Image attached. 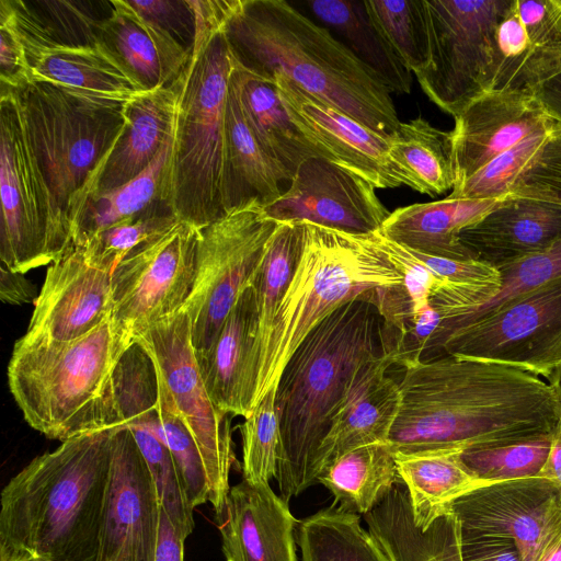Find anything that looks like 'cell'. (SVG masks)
Wrapping results in <instances>:
<instances>
[{
	"instance_id": "obj_16",
	"label": "cell",
	"mask_w": 561,
	"mask_h": 561,
	"mask_svg": "<svg viewBox=\"0 0 561 561\" xmlns=\"http://www.w3.org/2000/svg\"><path fill=\"white\" fill-rule=\"evenodd\" d=\"M161 504L145 458L126 426L115 427L99 561H153Z\"/></svg>"
},
{
	"instance_id": "obj_32",
	"label": "cell",
	"mask_w": 561,
	"mask_h": 561,
	"mask_svg": "<svg viewBox=\"0 0 561 561\" xmlns=\"http://www.w3.org/2000/svg\"><path fill=\"white\" fill-rule=\"evenodd\" d=\"M302 245V222H278L251 282L256 331L245 383L243 417L252 411L255 381L273 320L296 271Z\"/></svg>"
},
{
	"instance_id": "obj_17",
	"label": "cell",
	"mask_w": 561,
	"mask_h": 561,
	"mask_svg": "<svg viewBox=\"0 0 561 561\" xmlns=\"http://www.w3.org/2000/svg\"><path fill=\"white\" fill-rule=\"evenodd\" d=\"M264 210L277 222L307 221L351 234L374 233L390 215L370 183L322 157L305 160Z\"/></svg>"
},
{
	"instance_id": "obj_41",
	"label": "cell",
	"mask_w": 561,
	"mask_h": 561,
	"mask_svg": "<svg viewBox=\"0 0 561 561\" xmlns=\"http://www.w3.org/2000/svg\"><path fill=\"white\" fill-rule=\"evenodd\" d=\"M367 13L401 64L412 73L428 61V37L423 0L364 1Z\"/></svg>"
},
{
	"instance_id": "obj_4",
	"label": "cell",
	"mask_w": 561,
	"mask_h": 561,
	"mask_svg": "<svg viewBox=\"0 0 561 561\" xmlns=\"http://www.w3.org/2000/svg\"><path fill=\"white\" fill-rule=\"evenodd\" d=\"M382 321L369 300L335 309L306 336L276 387L280 450L275 479L288 502L317 482L316 459L358 370L383 354Z\"/></svg>"
},
{
	"instance_id": "obj_52",
	"label": "cell",
	"mask_w": 561,
	"mask_h": 561,
	"mask_svg": "<svg viewBox=\"0 0 561 561\" xmlns=\"http://www.w3.org/2000/svg\"><path fill=\"white\" fill-rule=\"evenodd\" d=\"M0 298L10 305H23L35 302L37 296L32 282L19 272L0 267Z\"/></svg>"
},
{
	"instance_id": "obj_44",
	"label": "cell",
	"mask_w": 561,
	"mask_h": 561,
	"mask_svg": "<svg viewBox=\"0 0 561 561\" xmlns=\"http://www.w3.org/2000/svg\"><path fill=\"white\" fill-rule=\"evenodd\" d=\"M556 125L552 121L495 157L470 178L454 186L448 197L478 201L507 198L518 175L547 141Z\"/></svg>"
},
{
	"instance_id": "obj_9",
	"label": "cell",
	"mask_w": 561,
	"mask_h": 561,
	"mask_svg": "<svg viewBox=\"0 0 561 561\" xmlns=\"http://www.w3.org/2000/svg\"><path fill=\"white\" fill-rule=\"evenodd\" d=\"M0 194L1 265L25 274L58 261L72 248L59 227L19 94L2 88Z\"/></svg>"
},
{
	"instance_id": "obj_33",
	"label": "cell",
	"mask_w": 561,
	"mask_h": 561,
	"mask_svg": "<svg viewBox=\"0 0 561 561\" xmlns=\"http://www.w3.org/2000/svg\"><path fill=\"white\" fill-rule=\"evenodd\" d=\"M389 157L402 185L421 194H443L455 185L449 131L422 116L401 122L390 135Z\"/></svg>"
},
{
	"instance_id": "obj_38",
	"label": "cell",
	"mask_w": 561,
	"mask_h": 561,
	"mask_svg": "<svg viewBox=\"0 0 561 561\" xmlns=\"http://www.w3.org/2000/svg\"><path fill=\"white\" fill-rule=\"evenodd\" d=\"M173 136L140 174L118 187L96 192L89 199L76 230L73 243L83 242L106 228L135 219L162 203Z\"/></svg>"
},
{
	"instance_id": "obj_3",
	"label": "cell",
	"mask_w": 561,
	"mask_h": 561,
	"mask_svg": "<svg viewBox=\"0 0 561 561\" xmlns=\"http://www.w3.org/2000/svg\"><path fill=\"white\" fill-rule=\"evenodd\" d=\"M114 428L61 442L7 483L1 492L0 561H99Z\"/></svg>"
},
{
	"instance_id": "obj_35",
	"label": "cell",
	"mask_w": 561,
	"mask_h": 561,
	"mask_svg": "<svg viewBox=\"0 0 561 561\" xmlns=\"http://www.w3.org/2000/svg\"><path fill=\"white\" fill-rule=\"evenodd\" d=\"M226 138L228 210L251 201L266 207L279 198L285 181L251 133L231 82L226 103Z\"/></svg>"
},
{
	"instance_id": "obj_29",
	"label": "cell",
	"mask_w": 561,
	"mask_h": 561,
	"mask_svg": "<svg viewBox=\"0 0 561 561\" xmlns=\"http://www.w3.org/2000/svg\"><path fill=\"white\" fill-rule=\"evenodd\" d=\"M230 82L251 133L285 183L305 160L321 157L290 119L272 78L251 71L234 56Z\"/></svg>"
},
{
	"instance_id": "obj_53",
	"label": "cell",
	"mask_w": 561,
	"mask_h": 561,
	"mask_svg": "<svg viewBox=\"0 0 561 561\" xmlns=\"http://www.w3.org/2000/svg\"><path fill=\"white\" fill-rule=\"evenodd\" d=\"M184 541L161 508L159 536L153 561H184Z\"/></svg>"
},
{
	"instance_id": "obj_43",
	"label": "cell",
	"mask_w": 561,
	"mask_h": 561,
	"mask_svg": "<svg viewBox=\"0 0 561 561\" xmlns=\"http://www.w3.org/2000/svg\"><path fill=\"white\" fill-rule=\"evenodd\" d=\"M272 387L240 424L242 479L270 484L275 478L280 450V423Z\"/></svg>"
},
{
	"instance_id": "obj_31",
	"label": "cell",
	"mask_w": 561,
	"mask_h": 561,
	"mask_svg": "<svg viewBox=\"0 0 561 561\" xmlns=\"http://www.w3.org/2000/svg\"><path fill=\"white\" fill-rule=\"evenodd\" d=\"M178 94L174 81L127 105L128 126L106 164L98 192L127 183L156 159L174 134Z\"/></svg>"
},
{
	"instance_id": "obj_11",
	"label": "cell",
	"mask_w": 561,
	"mask_h": 561,
	"mask_svg": "<svg viewBox=\"0 0 561 561\" xmlns=\"http://www.w3.org/2000/svg\"><path fill=\"white\" fill-rule=\"evenodd\" d=\"M278 222L257 201L229 209L201 229L196 275L183 310L196 358L213 347L241 293L251 284Z\"/></svg>"
},
{
	"instance_id": "obj_51",
	"label": "cell",
	"mask_w": 561,
	"mask_h": 561,
	"mask_svg": "<svg viewBox=\"0 0 561 561\" xmlns=\"http://www.w3.org/2000/svg\"><path fill=\"white\" fill-rule=\"evenodd\" d=\"M462 561H522L519 549L511 538L460 528Z\"/></svg>"
},
{
	"instance_id": "obj_37",
	"label": "cell",
	"mask_w": 561,
	"mask_h": 561,
	"mask_svg": "<svg viewBox=\"0 0 561 561\" xmlns=\"http://www.w3.org/2000/svg\"><path fill=\"white\" fill-rule=\"evenodd\" d=\"M460 453L394 455L420 527H427L454 500L483 484L463 465Z\"/></svg>"
},
{
	"instance_id": "obj_14",
	"label": "cell",
	"mask_w": 561,
	"mask_h": 561,
	"mask_svg": "<svg viewBox=\"0 0 561 561\" xmlns=\"http://www.w3.org/2000/svg\"><path fill=\"white\" fill-rule=\"evenodd\" d=\"M0 9L9 15L23 45L33 83L102 106H126L148 92L99 38L64 42L21 0H0Z\"/></svg>"
},
{
	"instance_id": "obj_13",
	"label": "cell",
	"mask_w": 561,
	"mask_h": 561,
	"mask_svg": "<svg viewBox=\"0 0 561 561\" xmlns=\"http://www.w3.org/2000/svg\"><path fill=\"white\" fill-rule=\"evenodd\" d=\"M187 313L181 309L137 335L160 369L176 410L201 451L215 513L230 491L236 461L230 414L218 409L205 387L191 339ZM134 340V341H135Z\"/></svg>"
},
{
	"instance_id": "obj_10",
	"label": "cell",
	"mask_w": 561,
	"mask_h": 561,
	"mask_svg": "<svg viewBox=\"0 0 561 561\" xmlns=\"http://www.w3.org/2000/svg\"><path fill=\"white\" fill-rule=\"evenodd\" d=\"M427 65L415 77L426 96L457 117L492 89L496 28L512 0H423Z\"/></svg>"
},
{
	"instance_id": "obj_36",
	"label": "cell",
	"mask_w": 561,
	"mask_h": 561,
	"mask_svg": "<svg viewBox=\"0 0 561 561\" xmlns=\"http://www.w3.org/2000/svg\"><path fill=\"white\" fill-rule=\"evenodd\" d=\"M399 480L388 443L354 448L332 461L318 477L343 511L370 512Z\"/></svg>"
},
{
	"instance_id": "obj_21",
	"label": "cell",
	"mask_w": 561,
	"mask_h": 561,
	"mask_svg": "<svg viewBox=\"0 0 561 561\" xmlns=\"http://www.w3.org/2000/svg\"><path fill=\"white\" fill-rule=\"evenodd\" d=\"M454 119L449 131L454 186L552 122L535 94L524 91L486 92Z\"/></svg>"
},
{
	"instance_id": "obj_30",
	"label": "cell",
	"mask_w": 561,
	"mask_h": 561,
	"mask_svg": "<svg viewBox=\"0 0 561 561\" xmlns=\"http://www.w3.org/2000/svg\"><path fill=\"white\" fill-rule=\"evenodd\" d=\"M255 322L254 293L250 284L239 296L211 350L196 358L211 401L230 415L244 416L243 399Z\"/></svg>"
},
{
	"instance_id": "obj_25",
	"label": "cell",
	"mask_w": 561,
	"mask_h": 561,
	"mask_svg": "<svg viewBox=\"0 0 561 561\" xmlns=\"http://www.w3.org/2000/svg\"><path fill=\"white\" fill-rule=\"evenodd\" d=\"M98 25V38L110 48L146 91L172 84L186 66L191 48L139 13L129 1L112 0Z\"/></svg>"
},
{
	"instance_id": "obj_24",
	"label": "cell",
	"mask_w": 561,
	"mask_h": 561,
	"mask_svg": "<svg viewBox=\"0 0 561 561\" xmlns=\"http://www.w3.org/2000/svg\"><path fill=\"white\" fill-rule=\"evenodd\" d=\"M391 365L390 356L382 354L358 370L318 449L317 482L322 470L345 453L387 443L401 403L399 382L386 373Z\"/></svg>"
},
{
	"instance_id": "obj_46",
	"label": "cell",
	"mask_w": 561,
	"mask_h": 561,
	"mask_svg": "<svg viewBox=\"0 0 561 561\" xmlns=\"http://www.w3.org/2000/svg\"><path fill=\"white\" fill-rule=\"evenodd\" d=\"M179 219L159 203L135 219L106 228L80 244L94 263L114 270L131 250L164 232Z\"/></svg>"
},
{
	"instance_id": "obj_48",
	"label": "cell",
	"mask_w": 561,
	"mask_h": 561,
	"mask_svg": "<svg viewBox=\"0 0 561 561\" xmlns=\"http://www.w3.org/2000/svg\"><path fill=\"white\" fill-rule=\"evenodd\" d=\"M368 236L403 276L415 316L430 305L432 296L446 283L419 262L407 248L387 239L379 230Z\"/></svg>"
},
{
	"instance_id": "obj_7",
	"label": "cell",
	"mask_w": 561,
	"mask_h": 561,
	"mask_svg": "<svg viewBox=\"0 0 561 561\" xmlns=\"http://www.w3.org/2000/svg\"><path fill=\"white\" fill-rule=\"evenodd\" d=\"M15 91L59 227L73 244L83 210L128 126L127 105L87 103L45 83Z\"/></svg>"
},
{
	"instance_id": "obj_12",
	"label": "cell",
	"mask_w": 561,
	"mask_h": 561,
	"mask_svg": "<svg viewBox=\"0 0 561 561\" xmlns=\"http://www.w3.org/2000/svg\"><path fill=\"white\" fill-rule=\"evenodd\" d=\"M199 238V229L179 220L114 267L111 320L123 352L137 335L183 308L195 282Z\"/></svg>"
},
{
	"instance_id": "obj_5",
	"label": "cell",
	"mask_w": 561,
	"mask_h": 561,
	"mask_svg": "<svg viewBox=\"0 0 561 561\" xmlns=\"http://www.w3.org/2000/svg\"><path fill=\"white\" fill-rule=\"evenodd\" d=\"M195 33L175 80L178 106L162 203L203 229L228 211L226 103L234 55L225 33L232 0H187Z\"/></svg>"
},
{
	"instance_id": "obj_50",
	"label": "cell",
	"mask_w": 561,
	"mask_h": 561,
	"mask_svg": "<svg viewBox=\"0 0 561 561\" xmlns=\"http://www.w3.org/2000/svg\"><path fill=\"white\" fill-rule=\"evenodd\" d=\"M129 2L145 18L170 32L183 45V32H190L192 35L195 33L194 15L187 0H131Z\"/></svg>"
},
{
	"instance_id": "obj_54",
	"label": "cell",
	"mask_w": 561,
	"mask_h": 561,
	"mask_svg": "<svg viewBox=\"0 0 561 561\" xmlns=\"http://www.w3.org/2000/svg\"><path fill=\"white\" fill-rule=\"evenodd\" d=\"M534 94L546 115L561 125V73L542 83Z\"/></svg>"
},
{
	"instance_id": "obj_6",
	"label": "cell",
	"mask_w": 561,
	"mask_h": 561,
	"mask_svg": "<svg viewBox=\"0 0 561 561\" xmlns=\"http://www.w3.org/2000/svg\"><path fill=\"white\" fill-rule=\"evenodd\" d=\"M302 225V251L273 320L252 410L277 386L289 358L324 318L355 299L375 304L379 289L403 284L401 273L368 234H351L307 221Z\"/></svg>"
},
{
	"instance_id": "obj_57",
	"label": "cell",
	"mask_w": 561,
	"mask_h": 561,
	"mask_svg": "<svg viewBox=\"0 0 561 561\" xmlns=\"http://www.w3.org/2000/svg\"><path fill=\"white\" fill-rule=\"evenodd\" d=\"M1 561H39V560L31 559V558H14V559H9V560H1Z\"/></svg>"
},
{
	"instance_id": "obj_56",
	"label": "cell",
	"mask_w": 561,
	"mask_h": 561,
	"mask_svg": "<svg viewBox=\"0 0 561 561\" xmlns=\"http://www.w3.org/2000/svg\"><path fill=\"white\" fill-rule=\"evenodd\" d=\"M539 561H561V534L550 545Z\"/></svg>"
},
{
	"instance_id": "obj_40",
	"label": "cell",
	"mask_w": 561,
	"mask_h": 561,
	"mask_svg": "<svg viewBox=\"0 0 561 561\" xmlns=\"http://www.w3.org/2000/svg\"><path fill=\"white\" fill-rule=\"evenodd\" d=\"M501 273V287L489 300L440 318L425 353L451 332L496 310L512 300L561 277V239L549 248L513 261L495 265ZM427 355V354H425Z\"/></svg>"
},
{
	"instance_id": "obj_1",
	"label": "cell",
	"mask_w": 561,
	"mask_h": 561,
	"mask_svg": "<svg viewBox=\"0 0 561 561\" xmlns=\"http://www.w3.org/2000/svg\"><path fill=\"white\" fill-rule=\"evenodd\" d=\"M393 455L463 451L552 432L561 379L520 358L444 354L404 369Z\"/></svg>"
},
{
	"instance_id": "obj_47",
	"label": "cell",
	"mask_w": 561,
	"mask_h": 561,
	"mask_svg": "<svg viewBox=\"0 0 561 561\" xmlns=\"http://www.w3.org/2000/svg\"><path fill=\"white\" fill-rule=\"evenodd\" d=\"M510 196L561 206V125H556L547 141L518 175Z\"/></svg>"
},
{
	"instance_id": "obj_15",
	"label": "cell",
	"mask_w": 561,
	"mask_h": 561,
	"mask_svg": "<svg viewBox=\"0 0 561 561\" xmlns=\"http://www.w3.org/2000/svg\"><path fill=\"white\" fill-rule=\"evenodd\" d=\"M460 528L511 538L539 561L561 534V486L542 478L483 483L449 504Z\"/></svg>"
},
{
	"instance_id": "obj_28",
	"label": "cell",
	"mask_w": 561,
	"mask_h": 561,
	"mask_svg": "<svg viewBox=\"0 0 561 561\" xmlns=\"http://www.w3.org/2000/svg\"><path fill=\"white\" fill-rule=\"evenodd\" d=\"M503 201L459 199L447 196L435 202L412 204L390 213L379 232L387 239L423 254L453 260L477 259L463 245L460 234Z\"/></svg>"
},
{
	"instance_id": "obj_34",
	"label": "cell",
	"mask_w": 561,
	"mask_h": 561,
	"mask_svg": "<svg viewBox=\"0 0 561 561\" xmlns=\"http://www.w3.org/2000/svg\"><path fill=\"white\" fill-rule=\"evenodd\" d=\"M309 11L357 58L371 68L391 93L409 94L411 72L401 64L366 11L364 1L307 0Z\"/></svg>"
},
{
	"instance_id": "obj_20",
	"label": "cell",
	"mask_w": 561,
	"mask_h": 561,
	"mask_svg": "<svg viewBox=\"0 0 561 561\" xmlns=\"http://www.w3.org/2000/svg\"><path fill=\"white\" fill-rule=\"evenodd\" d=\"M491 91L533 93L561 73V0H513L496 28Z\"/></svg>"
},
{
	"instance_id": "obj_39",
	"label": "cell",
	"mask_w": 561,
	"mask_h": 561,
	"mask_svg": "<svg viewBox=\"0 0 561 561\" xmlns=\"http://www.w3.org/2000/svg\"><path fill=\"white\" fill-rule=\"evenodd\" d=\"M301 561H390L358 514L332 505L297 525Z\"/></svg>"
},
{
	"instance_id": "obj_23",
	"label": "cell",
	"mask_w": 561,
	"mask_h": 561,
	"mask_svg": "<svg viewBox=\"0 0 561 561\" xmlns=\"http://www.w3.org/2000/svg\"><path fill=\"white\" fill-rule=\"evenodd\" d=\"M560 324L561 277L451 332L427 355L512 357Z\"/></svg>"
},
{
	"instance_id": "obj_27",
	"label": "cell",
	"mask_w": 561,
	"mask_h": 561,
	"mask_svg": "<svg viewBox=\"0 0 561 561\" xmlns=\"http://www.w3.org/2000/svg\"><path fill=\"white\" fill-rule=\"evenodd\" d=\"M364 520L390 561H462L460 525L450 507L420 527L400 479Z\"/></svg>"
},
{
	"instance_id": "obj_2",
	"label": "cell",
	"mask_w": 561,
	"mask_h": 561,
	"mask_svg": "<svg viewBox=\"0 0 561 561\" xmlns=\"http://www.w3.org/2000/svg\"><path fill=\"white\" fill-rule=\"evenodd\" d=\"M224 30L251 71L282 76L381 136L397 131L401 122L381 78L288 1L237 0Z\"/></svg>"
},
{
	"instance_id": "obj_42",
	"label": "cell",
	"mask_w": 561,
	"mask_h": 561,
	"mask_svg": "<svg viewBox=\"0 0 561 561\" xmlns=\"http://www.w3.org/2000/svg\"><path fill=\"white\" fill-rule=\"evenodd\" d=\"M551 433L460 453L468 470L482 483L539 477L549 455Z\"/></svg>"
},
{
	"instance_id": "obj_19",
	"label": "cell",
	"mask_w": 561,
	"mask_h": 561,
	"mask_svg": "<svg viewBox=\"0 0 561 561\" xmlns=\"http://www.w3.org/2000/svg\"><path fill=\"white\" fill-rule=\"evenodd\" d=\"M272 79L290 119L322 158L375 188L402 185L389 157L390 136L375 133L282 76Z\"/></svg>"
},
{
	"instance_id": "obj_49",
	"label": "cell",
	"mask_w": 561,
	"mask_h": 561,
	"mask_svg": "<svg viewBox=\"0 0 561 561\" xmlns=\"http://www.w3.org/2000/svg\"><path fill=\"white\" fill-rule=\"evenodd\" d=\"M1 88L21 90L33 83L23 45L9 15L0 9Z\"/></svg>"
},
{
	"instance_id": "obj_26",
	"label": "cell",
	"mask_w": 561,
	"mask_h": 561,
	"mask_svg": "<svg viewBox=\"0 0 561 561\" xmlns=\"http://www.w3.org/2000/svg\"><path fill=\"white\" fill-rule=\"evenodd\" d=\"M460 239L477 259L494 265L530 255L561 239V206L508 196Z\"/></svg>"
},
{
	"instance_id": "obj_18",
	"label": "cell",
	"mask_w": 561,
	"mask_h": 561,
	"mask_svg": "<svg viewBox=\"0 0 561 561\" xmlns=\"http://www.w3.org/2000/svg\"><path fill=\"white\" fill-rule=\"evenodd\" d=\"M112 274V268L91 261L82 245L73 244L47 268L27 331L15 343L68 342L110 320Z\"/></svg>"
},
{
	"instance_id": "obj_55",
	"label": "cell",
	"mask_w": 561,
	"mask_h": 561,
	"mask_svg": "<svg viewBox=\"0 0 561 561\" xmlns=\"http://www.w3.org/2000/svg\"><path fill=\"white\" fill-rule=\"evenodd\" d=\"M539 477L549 479L561 486V396L557 410V421L551 432L549 455Z\"/></svg>"
},
{
	"instance_id": "obj_45",
	"label": "cell",
	"mask_w": 561,
	"mask_h": 561,
	"mask_svg": "<svg viewBox=\"0 0 561 561\" xmlns=\"http://www.w3.org/2000/svg\"><path fill=\"white\" fill-rule=\"evenodd\" d=\"M130 430L151 473L161 508L173 527L185 540L194 529V507L168 447L150 431L131 426Z\"/></svg>"
},
{
	"instance_id": "obj_22",
	"label": "cell",
	"mask_w": 561,
	"mask_h": 561,
	"mask_svg": "<svg viewBox=\"0 0 561 561\" xmlns=\"http://www.w3.org/2000/svg\"><path fill=\"white\" fill-rule=\"evenodd\" d=\"M215 519L226 561H298V523L270 484L242 479Z\"/></svg>"
},
{
	"instance_id": "obj_8",
	"label": "cell",
	"mask_w": 561,
	"mask_h": 561,
	"mask_svg": "<svg viewBox=\"0 0 561 561\" xmlns=\"http://www.w3.org/2000/svg\"><path fill=\"white\" fill-rule=\"evenodd\" d=\"M122 353L111 319L72 341L15 343L10 391L30 426L48 438L104 430V394Z\"/></svg>"
}]
</instances>
